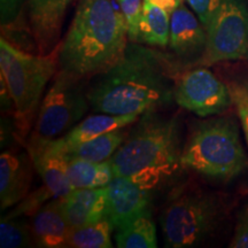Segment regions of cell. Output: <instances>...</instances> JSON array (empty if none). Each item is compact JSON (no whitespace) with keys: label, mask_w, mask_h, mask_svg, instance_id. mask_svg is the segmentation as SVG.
Listing matches in <instances>:
<instances>
[{"label":"cell","mask_w":248,"mask_h":248,"mask_svg":"<svg viewBox=\"0 0 248 248\" xmlns=\"http://www.w3.org/2000/svg\"><path fill=\"white\" fill-rule=\"evenodd\" d=\"M150 1L153 2L155 5L160 6V7L167 9V11L171 14L173 9L177 8L178 6L182 4L183 0H150Z\"/></svg>","instance_id":"29"},{"label":"cell","mask_w":248,"mask_h":248,"mask_svg":"<svg viewBox=\"0 0 248 248\" xmlns=\"http://www.w3.org/2000/svg\"><path fill=\"white\" fill-rule=\"evenodd\" d=\"M151 190L126 177L114 176L106 186V217L119 229L139 213L151 208Z\"/></svg>","instance_id":"13"},{"label":"cell","mask_w":248,"mask_h":248,"mask_svg":"<svg viewBox=\"0 0 248 248\" xmlns=\"http://www.w3.org/2000/svg\"><path fill=\"white\" fill-rule=\"evenodd\" d=\"M207 44L206 28L184 1L170 14L169 47L181 62H200Z\"/></svg>","instance_id":"11"},{"label":"cell","mask_w":248,"mask_h":248,"mask_svg":"<svg viewBox=\"0 0 248 248\" xmlns=\"http://www.w3.org/2000/svg\"><path fill=\"white\" fill-rule=\"evenodd\" d=\"M28 153L35 170L53 198H62L74 190L68 178V157L58 150L53 139L31 135Z\"/></svg>","instance_id":"12"},{"label":"cell","mask_w":248,"mask_h":248,"mask_svg":"<svg viewBox=\"0 0 248 248\" xmlns=\"http://www.w3.org/2000/svg\"><path fill=\"white\" fill-rule=\"evenodd\" d=\"M115 244L119 248L157 247L156 225L151 208L139 213L116 229Z\"/></svg>","instance_id":"19"},{"label":"cell","mask_w":248,"mask_h":248,"mask_svg":"<svg viewBox=\"0 0 248 248\" xmlns=\"http://www.w3.org/2000/svg\"><path fill=\"white\" fill-rule=\"evenodd\" d=\"M170 13L167 9L144 0L137 43L155 47L169 45Z\"/></svg>","instance_id":"20"},{"label":"cell","mask_w":248,"mask_h":248,"mask_svg":"<svg viewBox=\"0 0 248 248\" xmlns=\"http://www.w3.org/2000/svg\"><path fill=\"white\" fill-rule=\"evenodd\" d=\"M186 2L197 14L204 28H207L216 11L221 6L222 0H186Z\"/></svg>","instance_id":"27"},{"label":"cell","mask_w":248,"mask_h":248,"mask_svg":"<svg viewBox=\"0 0 248 248\" xmlns=\"http://www.w3.org/2000/svg\"><path fill=\"white\" fill-rule=\"evenodd\" d=\"M33 245L31 223L22 216H4L0 222V247L21 248Z\"/></svg>","instance_id":"24"},{"label":"cell","mask_w":248,"mask_h":248,"mask_svg":"<svg viewBox=\"0 0 248 248\" xmlns=\"http://www.w3.org/2000/svg\"><path fill=\"white\" fill-rule=\"evenodd\" d=\"M128 131L122 129L114 130L91 140L80 142L68 147H59L53 139L54 145L59 151L70 159H82L92 161V162H106L109 161L114 153L119 150L122 142L125 140Z\"/></svg>","instance_id":"18"},{"label":"cell","mask_w":248,"mask_h":248,"mask_svg":"<svg viewBox=\"0 0 248 248\" xmlns=\"http://www.w3.org/2000/svg\"><path fill=\"white\" fill-rule=\"evenodd\" d=\"M68 178L74 188L105 187L114 178L110 161L92 162L68 157Z\"/></svg>","instance_id":"21"},{"label":"cell","mask_w":248,"mask_h":248,"mask_svg":"<svg viewBox=\"0 0 248 248\" xmlns=\"http://www.w3.org/2000/svg\"><path fill=\"white\" fill-rule=\"evenodd\" d=\"M23 0H0V21L1 26L13 23L18 16Z\"/></svg>","instance_id":"28"},{"label":"cell","mask_w":248,"mask_h":248,"mask_svg":"<svg viewBox=\"0 0 248 248\" xmlns=\"http://www.w3.org/2000/svg\"><path fill=\"white\" fill-rule=\"evenodd\" d=\"M32 160L28 152L6 151L0 155V208L8 209L29 194L32 183Z\"/></svg>","instance_id":"14"},{"label":"cell","mask_w":248,"mask_h":248,"mask_svg":"<svg viewBox=\"0 0 248 248\" xmlns=\"http://www.w3.org/2000/svg\"><path fill=\"white\" fill-rule=\"evenodd\" d=\"M115 230L107 217L91 224L71 228L67 247L69 248H111V233Z\"/></svg>","instance_id":"22"},{"label":"cell","mask_w":248,"mask_h":248,"mask_svg":"<svg viewBox=\"0 0 248 248\" xmlns=\"http://www.w3.org/2000/svg\"><path fill=\"white\" fill-rule=\"evenodd\" d=\"M124 15L110 0H79L59 47V66L88 78L113 67L128 46Z\"/></svg>","instance_id":"2"},{"label":"cell","mask_w":248,"mask_h":248,"mask_svg":"<svg viewBox=\"0 0 248 248\" xmlns=\"http://www.w3.org/2000/svg\"><path fill=\"white\" fill-rule=\"evenodd\" d=\"M128 26L129 42L137 43L144 0H117Z\"/></svg>","instance_id":"25"},{"label":"cell","mask_w":248,"mask_h":248,"mask_svg":"<svg viewBox=\"0 0 248 248\" xmlns=\"http://www.w3.org/2000/svg\"><path fill=\"white\" fill-rule=\"evenodd\" d=\"M181 162L183 169L217 181L239 177L248 169L239 124L231 116L195 123L183 146Z\"/></svg>","instance_id":"4"},{"label":"cell","mask_w":248,"mask_h":248,"mask_svg":"<svg viewBox=\"0 0 248 248\" xmlns=\"http://www.w3.org/2000/svg\"><path fill=\"white\" fill-rule=\"evenodd\" d=\"M138 115H111V114L98 113L97 115L85 117L77 123L66 135L55 138L59 147L63 148L80 144L105 135L114 130L126 128L139 120Z\"/></svg>","instance_id":"17"},{"label":"cell","mask_w":248,"mask_h":248,"mask_svg":"<svg viewBox=\"0 0 248 248\" xmlns=\"http://www.w3.org/2000/svg\"><path fill=\"white\" fill-rule=\"evenodd\" d=\"M74 0H28V17L39 54H48L60 44L67 9Z\"/></svg>","instance_id":"10"},{"label":"cell","mask_w":248,"mask_h":248,"mask_svg":"<svg viewBox=\"0 0 248 248\" xmlns=\"http://www.w3.org/2000/svg\"><path fill=\"white\" fill-rule=\"evenodd\" d=\"M182 62L164 52L129 42L119 61L94 76L88 89L91 108L111 115L162 110L172 102Z\"/></svg>","instance_id":"1"},{"label":"cell","mask_w":248,"mask_h":248,"mask_svg":"<svg viewBox=\"0 0 248 248\" xmlns=\"http://www.w3.org/2000/svg\"><path fill=\"white\" fill-rule=\"evenodd\" d=\"M59 47L48 54H30L0 39V71L14 104V119L21 135L29 133L42 95L59 68Z\"/></svg>","instance_id":"6"},{"label":"cell","mask_w":248,"mask_h":248,"mask_svg":"<svg viewBox=\"0 0 248 248\" xmlns=\"http://www.w3.org/2000/svg\"><path fill=\"white\" fill-rule=\"evenodd\" d=\"M221 198L192 182L173 187L160 213L166 247L188 248L202 244L215 233L225 218Z\"/></svg>","instance_id":"5"},{"label":"cell","mask_w":248,"mask_h":248,"mask_svg":"<svg viewBox=\"0 0 248 248\" xmlns=\"http://www.w3.org/2000/svg\"><path fill=\"white\" fill-rule=\"evenodd\" d=\"M83 79L59 68L40 102L32 135L55 139L66 135L80 122L91 107Z\"/></svg>","instance_id":"7"},{"label":"cell","mask_w":248,"mask_h":248,"mask_svg":"<svg viewBox=\"0 0 248 248\" xmlns=\"http://www.w3.org/2000/svg\"><path fill=\"white\" fill-rule=\"evenodd\" d=\"M229 247L248 248V201L237 214L234 232Z\"/></svg>","instance_id":"26"},{"label":"cell","mask_w":248,"mask_h":248,"mask_svg":"<svg viewBox=\"0 0 248 248\" xmlns=\"http://www.w3.org/2000/svg\"><path fill=\"white\" fill-rule=\"evenodd\" d=\"M33 245L42 248H64L71 226L61 207L60 198H54L43 204L31 216Z\"/></svg>","instance_id":"15"},{"label":"cell","mask_w":248,"mask_h":248,"mask_svg":"<svg viewBox=\"0 0 248 248\" xmlns=\"http://www.w3.org/2000/svg\"><path fill=\"white\" fill-rule=\"evenodd\" d=\"M230 91L232 106L237 113L248 146V69L235 70L223 79Z\"/></svg>","instance_id":"23"},{"label":"cell","mask_w":248,"mask_h":248,"mask_svg":"<svg viewBox=\"0 0 248 248\" xmlns=\"http://www.w3.org/2000/svg\"><path fill=\"white\" fill-rule=\"evenodd\" d=\"M206 31L207 44L200 64L248 61V8L244 0H222Z\"/></svg>","instance_id":"8"},{"label":"cell","mask_w":248,"mask_h":248,"mask_svg":"<svg viewBox=\"0 0 248 248\" xmlns=\"http://www.w3.org/2000/svg\"><path fill=\"white\" fill-rule=\"evenodd\" d=\"M173 99L177 106L200 117L219 115L232 106L225 82L207 66L179 71L175 80Z\"/></svg>","instance_id":"9"},{"label":"cell","mask_w":248,"mask_h":248,"mask_svg":"<svg viewBox=\"0 0 248 248\" xmlns=\"http://www.w3.org/2000/svg\"><path fill=\"white\" fill-rule=\"evenodd\" d=\"M61 207L71 228L88 225L106 217V186L97 188H74L60 198Z\"/></svg>","instance_id":"16"},{"label":"cell","mask_w":248,"mask_h":248,"mask_svg":"<svg viewBox=\"0 0 248 248\" xmlns=\"http://www.w3.org/2000/svg\"><path fill=\"white\" fill-rule=\"evenodd\" d=\"M182 125L176 116L147 111L139 117L110 164L114 176L126 177L154 191L183 169Z\"/></svg>","instance_id":"3"}]
</instances>
